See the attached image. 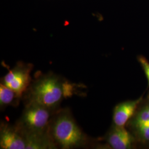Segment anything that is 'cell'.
Returning a JSON list of instances; mask_svg holds the SVG:
<instances>
[{"label":"cell","mask_w":149,"mask_h":149,"mask_svg":"<svg viewBox=\"0 0 149 149\" xmlns=\"http://www.w3.org/2000/svg\"><path fill=\"white\" fill-rule=\"evenodd\" d=\"M76 86L52 72L37 73L23 96L24 104L39 105L56 111L64 98L76 93Z\"/></svg>","instance_id":"6da1fadb"},{"label":"cell","mask_w":149,"mask_h":149,"mask_svg":"<svg viewBox=\"0 0 149 149\" xmlns=\"http://www.w3.org/2000/svg\"><path fill=\"white\" fill-rule=\"evenodd\" d=\"M48 132L58 148H83L90 143L89 138L78 125L68 108H59L54 113Z\"/></svg>","instance_id":"7a4b0ae2"},{"label":"cell","mask_w":149,"mask_h":149,"mask_svg":"<svg viewBox=\"0 0 149 149\" xmlns=\"http://www.w3.org/2000/svg\"><path fill=\"white\" fill-rule=\"evenodd\" d=\"M56 111L36 104L26 105L16 125L24 133L47 132L52 118Z\"/></svg>","instance_id":"3957f363"},{"label":"cell","mask_w":149,"mask_h":149,"mask_svg":"<svg viewBox=\"0 0 149 149\" xmlns=\"http://www.w3.org/2000/svg\"><path fill=\"white\" fill-rule=\"evenodd\" d=\"M33 68V64L18 62L3 77L1 83L15 91L23 98L32 82L31 74Z\"/></svg>","instance_id":"277c9868"},{"label":"cell","mask_w":149,"mask_h":149,"mask_svg":"<svg viewBox=\"0 0 149 149\" xmlns=\"http://www.w3.org/2000/svg\"><path fill=\"white\" fill-rule=\"evenodd\" d=\"M0 148L26 149L24 135L17 125L1 123L0 127Z\"/></svg>","instance_id":"5b68a950"},{"label":"cell","mask_w":149,"mask_h":149,"mask_svg":"<svg viewBox=\"0 0 149 149\" xmlns=\"http://www.w3.org/2000/svg\"><path fill=\"white\" fill-rule=\"evenodd\" d=\"M129 126L141 141L149 143V101L135 112Z\"/></svg>","instance_id":"8992f818"},{"label":"cell","mask_w":149,"mask_h":149,"mask_svg":"<svg viewBox=\"0 0 149 149\" xmlns=\"http://www.w3.org/2000/svg\"><path fill=\"white\" fill-rule=\"evenodd\" d=\"M142 100V97H140L136 100L124 102L117 104L113 111L114 124L124 127L133 117Z\"/></svg>","instance_id":"52a82bcc"},{"label":"cell","mask_w":149,"mask_h":149,"mask_svg":"<svg viewBox=\"0 0 149 149\" xmlns=\"http://www.w3.org/2000/svg\"><path fill=\"white\" fill-rule=\"evenodd\" d=\"M107 141L113 149H128L132 148L134 139L125 126L114 124L107 135Z\"/></svg>","instance_id":"ba28073f"},{"label":"cell","mask_w":149,"mask_h":149,"mask_svg":"<svg viewBox=\"0 0 149 149\" xmlns=\"http://www.w3.org/2000/svg\"><path fill=\"white\" fill-rule=\"evenodd\" d=\"M26 149H58L48 131L43 133H24Z\"/></svg>","instance_id":"9c48e42d"},{"label":"cell","mask_w":149,"mask_h":149,"mask_svg":"<svg viewBox=\"0 0 149 149\" xmlns=\"http://www.w3.org/2000/svg\"><path fill=\"white\" fill-rule=\"evenodd\" d=\"M22 97L15 91L1 83L0 84V107L4 108L8 106H17Z\"/></svg>","instance_id":"30bf717a"},{"label":"cell","mask_w":149,"mask_h":149,"mask_svg":"<svg viewBox=\"0 0 149 149\" xmlns=\"http://www.w3.org/2000/svg\"><path fill=\"white\" fill-rule=\"evenodd\" d=\"M138 59L139 63L144 70L149 84V62L147 59L143 56H139Z\"/></svg>","instance_id":"8fae6325"}]
</instances>
